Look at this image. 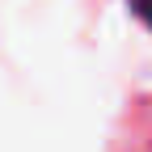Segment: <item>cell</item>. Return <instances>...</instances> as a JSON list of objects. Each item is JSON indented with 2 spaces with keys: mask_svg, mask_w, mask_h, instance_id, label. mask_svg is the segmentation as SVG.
I'll return each mask as SVG.
<instances>
[{
  "mask_svg": "<svg viewBox=\"0 0 152 152\" xmlns=\"http://www.w3.org/2000/svg\"><path fill=\"white\" fill-rule=\"evenodd\" d=\"M140 4H144V13H148V17H152V0H140Z\"/></svg>",
  "mask_w": 152,
  "mask_h": 152,
  "instance_id": "6da1fadb",
  "label": "cell"
}]
</instances>
